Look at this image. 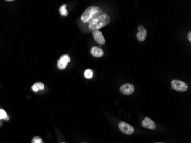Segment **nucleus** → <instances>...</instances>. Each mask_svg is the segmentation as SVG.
<instances>
[{"mask_svg":"<svg viewBox=\"0 0 191 143\" xmlns=\"http://www.w3.org/2000/svg\"><path fill=\"white\" fill-rule=\"evenodd\" d=\"M188 40L190 42L191 41V32L190 31L188 34Z\"/></svg>","mask_w":191,"mask_h":143,"instance_id":"15","label":"nucleus"},{"mask_svg":"<svg viewBox=\"0 0 191 143\" xmlns=\"http://www.w3.org/2000/svg\"><path fill=\"white\" fill-rule=\"evenodd\" d=\"M93 36L96 42L100 45H104L105 43V40L101 32L99 30H95L93 32Z\"/></svg>","mask_w":191,"mask_h":143,"instance_id":"8","label":"nucleus"},{"mask_svg":"<svg viewBox=\"0 0 191 143\" xmlns=\"http://www.w3.org/2000/svg\"><path fill=\"white\" fill-rule=\"evenodd\" d=\"M139 32L136 34V37L137 40L139 41H144L147 36V30L142 26H139L138 27Z\"/></svg>","mask_w":191,"mask_h":143,"instance_id":"6","label":"nucleus"},{"mask_svg":"<svg viewBox=\"0 0 191 143\" xmlns=\"http://www.w3.org/2000/svg\"><path fill=\"white\" fill-rule=\"evenodd\" d=\"M7 117V114L6 112L3 110H0V120L5 119Z\"/></svg>","mask_w":191,"mask_h":143,"instance_id":"14","label":"nucleus"},{"mask_svg":"<svg viewBox=\"0 0 191 143\" xmlns=\"http://www.w3.org/2000/svg\"><path fill=\"white\" fill-rule=\"evenodd\" d=\"M171 85L174 90L180 92H184L188 89V85L179 80H173L171 82Z\"/></svg>","mask_w":191,"mask_h":143,"instance_id":"2","label":"nucleus"},{"mask_svg":"<svg viewBox=\"0 0 191 143\" xmlns=\"http://www.w3.org/2000/svg\"><path fill=\"white\" fill-rule=\"evenodd\" d=\"M32 89L34 92H37L39 91L44 90V85L41 83H36L32 86Z\"/></svg>","mask_w":191,"mask_h":143,"instance_id":"10","label":"nucleus"},{"mask_svg":"<svg viewBox=\"0 0 191 143\" xmlns=\"http://www.w3.org/2000/svg\"></svg>","mask_w":191,"mask_h":143,"instance_id":"19","label":"nucleus"},{"mask_svg":"<svg viewBox=\"0 0 191 143\" xmlns=\"http://www.w3.org/2000/svg\"><path fill=\"white\" fill-rule=\"evenodd\" d=\"M93 71L91 69H89L85 70L84 72V76L87 79H91L93 77Z\"/></svg>","mask_w":191,"mask_h":143,"instance_id":"12","label":"nucleus"},{"mask_svg":"<svg viewBox=\"0 0 191 143\" xmlns=\"http://www.w3.org/2000/svg\"><path fill=\"white\" fill-rule=\"evenodd\" d=\"M134 86L131 84H125L121 85L120 88V91L124 95H130L134 91Z\"/></svg>","mask_w":191,"mask_h":143,"instance_id":"5","label":"nucleus"},{"mask_svg":"<svg viewBox=\"0 0 191 143\" xmlns=\"http://www.w3.org/2000/svg\"><path fill=\"white\" fill-rule=\"evenodd\" d=\"M32 143H42V139L38 136H35L32 140Z\"/></svg>","mask_w":191,"mask_h":143,"instance_id":"13","label":"nucleus"},{"mask_svg":"<svg viewBox=\"0 0 191 143\" xmlns=\"http://www.w3.org/2000/svg\"><path fill=\"white\" fill-rule=\"evenodd\" d=\"M118 128L123 134L126 135H132L134 132V128L133 126L124 121H121L119 123Z\"/></svg>","mask_w":191,"mask_h":143,"instance_id":"3","label":"nucleus"},{"mask_svg":"<svg viewBox=\"0 0 191 143\" xmlns=\"http://www.w3.org/2000/svg\"><path fill=\"white\" fill-rule=\"evenodd\" d=\"M142 126L151 130H155L156 128V124L148 117H146L142 121Z\"/></svg>","mask_w":191,"mask_h":143,"instance_id":"7","label":"nucleus"},{"mask_svg":"<svg viewBox=\"0 0 191 143\" xmlns=\"http://www.w3.org/2000/svg\"><path fill=\"white\" fill-rule=\"evenodd\" d=\"M163 143V142H157V143Z\"/></svg>","mask_w":191,"mask_h":143,"instance_id":"17","label":"nucleus"},{"mask_svg":"<svg viewBox=\"0 0 191 143\" xmlns=\"http://www.w3.org/2000/svg\"><path fill=\"white\" fill-rule=\"evenodd\" d=\"M64 143V142H61V143Z\"/></svg>","mask_w":191,"mask_h":143,"instance_id":"18","label":"nucleus"},{"mask_svg":"<svg viewBox=\"0 0 191 143\" xmlns=\"http://www.w3.org/2000/svg\"><path fill=\"white\" fill-rule=\"evenodd\" d=\"M70 57L68 54H64L60 57L57 61V67L59 69L62 70L67 68L68 64L70 61Z\"/></svg>","mask_w":191,"mask_h":143,"instance_id":"4","label":"nucleus"},{"mask_svg":"<svg viewBox=\"0 0 191 143\" xmlns=\"http://www.w3.org/2000/svg\"><path fill=\"white\" fill-rule=\"evenodd\" d=\"M92 55L96 57H101L104 55V51L100 48L97 46H93L91 49Z\"/></svg>","mask_w":191,"mask_h":143,"instance_id":"9","label":"nucleus"},{"mask_svg":"<svg viewBox=\"0 0 191 143\" xmlns=\"http://www.w3.org/2000/svg\"><path fill=\"white\" fill-rule=\"evenodd\" d=\"M66 7H67V5L64 4L61 5L59 8V13L62 16H67L68 15V12L67 11Z\"/></svg>","mask_w":191,"mask_h":143,"instance_id":"11","label":"nucleus"},{"mask_svg":"<svg viewBox=\"0 0 191 143\" xmlns=\"http://www.w3.org/2000/svg\"><path fill=\"white\" fill-rule=\"evenodd\" d=\"M81 20L84 24H87L88 29L93 32L108 25L110 17L99 7L91 6L84 12Z\"/></svg>","mask_w":191,"mask_h":143,"instance_id":"1","label":"nucleus"},{"mask_svg":"<svg viewBox=\"0 0 191 143\" xmlns=\"http://www.w3.org/2000/svg\"><path fill=\"white\" fill-rule=\"evenodd\" d=\"M7 1H8V2H11V1H13V0H7Z\"/></svg>","mask_w":191,"mask_h":143,"instance_id":"16","label":"nucleus"}]
</instances>
